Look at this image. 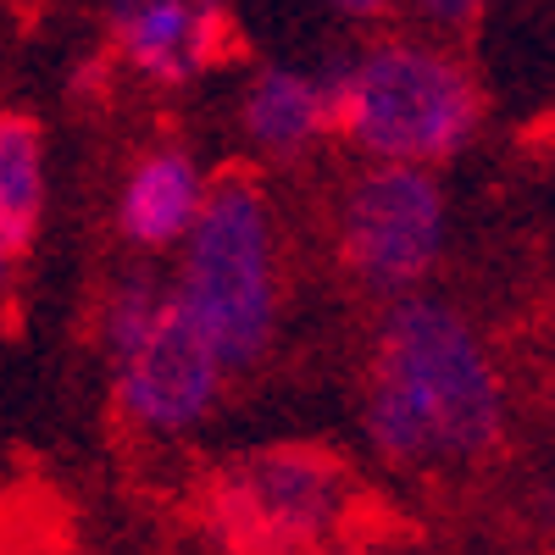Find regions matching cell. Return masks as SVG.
I'll use <instances>...</instances> for the list:
<instances>
[{"label":"cell","mask_w":555,"mask_h":555,"mask_svg":"<svg viewBox=\"0 0 555 555\" xmlns=\"http://www.w3.org/2000/svg\"><path fill=\"white\" fill-rule=\"evenodd\" d=\"M450 234V211L434 167L411 162H366L334 206V250L339 267L366 295L395 300L423 289Z\"/></svg>","instance_id":"cell-5"},{"label":"cell","mask_w":555,"mask_h":555,"mask_svg":"<svg viewBox=\"0 0 555 555\" xmlns=\"http://www.w3.org/2000/svg\"><path fill=\"white\" fill-rule=\"evenodd\" d=\"M356 483L317 444L245 450L211 478L206 528L240 550H317L350 522Z\"/></svg>","instance_id":"cell-4"},{"label":"cell","mask_w":555,"mask_h":555,"mask_svg":"<svg viewBox=\"0 0 555 555\" xmlns=\"http://www.w3.org/2000/svg\"><path fill=\"white\" fill-rule=\"evenodd\" d=\"M112 405L145 439H183L217 411L234 366L195 328V317L167 295V306L112 356Z\"/></svg>","instance_id":"cell-6"},{"label":"cell","mask_w":555,"mask_h":555,"mask_svg":"<svg viewBox=\"0 0 555 555\" xmlns=\"http://www.w3.org/2000/svg\"><path fill=\"white\" fill-rule=\"evenodd\" d=\"M12 272H17V261L0 250V306H7V295H12Z\"/></svg>","instance_id":"cell-13"},{"label":"cell","mask_w":555,"mask_h":555,"mask_svg":"<svg viewBox=\"0 0 555 555\" xmlns=\"http://www.w3.org/2000/svg\"><path fill=\"white\" fill-rule=\"evenodd\" d=\"M405 7L428 34H467L489 12V0H405Z\"/></svg>","instance_id":"cell-11"},{"label":"cell","mask_w":555,"mask_h":555,"mask_svg":"<svg viewBox=\"0 0 555 555\" xmlns=\"http://www.w3.org/2000/svg\"><path fill=\"white\" fill-rule=\"evenodd\" d=\"M240 133L267 162H300L322 139L339 133L334 73H311L295 62H267L240 89Z\"/></svg>","instance_id":"cell-9"},{"label":"cell","mask_w":555,"mask_h":555,"mask_svg":"<svg viewBox=\"0 0 555 555\" xmlns=\"http://www.w3.org/2000/svg\"><path fill=\"white\" fill-rule=\"evenodd\" d=\"M172 256L178 306L195 317V328L234 373L256 366L284 317V261H278V222L267 195L240 172L217 178L190 240Z\"/></svg>","instance_id":"cell-3"},{"label":"cell","mask_w":555,"mask_h":555,"mask_svg":"<svg viewBox=\"0 0 555 555\" xmlns=\"http://www.w3.org/2000/svg\"><path fill=\"white\" fill-rule=\"evenodd\" d=\"M550 517H555V494H550Z\"/></svg>","instance_id":"cell-14"},{"label":"cell","mask_w":555,"mask_h":555,"mask_svg":"<svg viewBox=\"0 0 555 555\" xmlns=\"http://www.w3.org/2000/svg\"><path fill=\"white\" fill-rule=\"evenodd\" d=\"M328 73L339 139L361 162L439 167L478 139V78L444 39H373Z\"/></svg>","instance_id":"cell-2"},{"label":"cell","mask_w":555,"mask_h":555,"mask_svg":"<svg viewBox=\"0 0 555 555\" xmlns=\"http://www.w3.org/2000/svg\"><path fill=\"white\" fill-rule=\"evenodd\" d=\"M361 428L400 473H455L505 434V378L483 334L439 295H395L378 317Z\"/></svg>","instance_id":"cell-1"},{"label":"cell","mask_w":555,"mask_h":555,"mask_svg":"<svg viewBox=\"0 0 555 555\" xmlns=\"http://www.w3.org/2000/svg\"><path fill=\"white\" fill-rule=\"evenodd\" d=\"M211 172L190 145H162L139 151L117 183V201H112V222H117V240L139 256H172L211 195Z\"/></svg>","instance_id":"cell-8"},{"label":"cell","mask_w":555,"mask_h":555,"mask_svg":"<svg viewBox=\"0 0 555 555\" xmlns=\"http://www.w3.org/2000/svg\"><path fill=\"white\" fill-rule=\"evenodd\" d=\"M44 222V133L28 112H0V250L23 261Z\"/></svg>","instance_id":"cell-10"},{"label":"cell","mask_w":555,"mask_h":555,"mask_svg":"<svg viewBox=\"0 0 555 555\" xmlns=\"http://www.w3.org/2000/svg\"><path fill=\"white\" fill-rule=\"evenodd\" d=\"M117 62L156 89L206 78L228 51V0H112L106 7Z\"/></svg>","instance_id":"cell-7"},{"label":"cell","mask_w":555,"mask_h":555,"mask_svg":"<svg viewBox=\"0 0 555 555\" xmlns=\"http://www.w3.org/2000/svg\"><path fill=\"white\" fill-rule=\"evenodd\" d=\"M328 12H339L345 23H384L395 7H405V0H322Z\"/></svg>","instance_id":"cell-12"}]
</instances>
